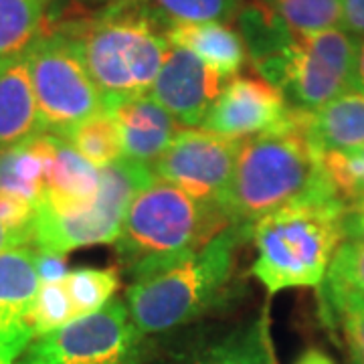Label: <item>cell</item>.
Returning a JSON list of instances; mask_svg holds the SVG:
<instances>
[{
    "label": "cell",
    "instance_id": "e575fe53",
    "mask_svg": "<svg viewBox=\"0 0 364 364\" xmlns=\"http://www.w3.org/2000/svg\"><path fill=\"white\" fill-rule=\"evenodd\" d=\"M294 364H336L330 354H326L320 348H306L298 356V360Z\"/></svg>",
    "mask_w": 364,
    "mask_h": 364
},
{
    "label": "cell",
    "instance_id": "1f68e13d",
    "mask_svg": "<svg viewBox=\"0 0 364 364\" xmlns=\"http://www.w3.org/2000/svg\"><path fill=\"white\" fill-rule=\"evenodd\" d=\"M71 2H73V11L65 18L91 16V14L105 13V11L119 9L126 4H134V2H142V0H71ZM57 21H63V18H57Z\"/></svg>",
    "mask_w": 364,
    "mask_h": 364
},
{
    "label": "cell",
    "instance_id": "8fae6325",
    "mask_svg": "<svg viewBox=\"0 0 364 364\" xmlns=\"http://www.w3.org/2000/svg\"><path fill=\"white\" fill-rule=\"evenodd\" d=\"M229 77L221 75L195 53L170 45L164 63L150 90V97L184 128H200Z\"/></svg>",
    "mask_w": 364,
    "mask_h": 364
},
{
    "label": "cell",
    "instance_id": "d590c367",
    "mask_svg": "<svg viewBox=\"0 0 364 364\" xmlns=\"http://www.w3.org/2000/svg\"><path fill=\"white\" fill-rule=\"evenodd\" d=\"M21 245H26V243L18 237V235L13 233L4 223L0 221V253H4V251H9V249L21 247Z\"/></svg>",
    "mask_w": 364,
    "mask_h": 364
},
{
    "label": "cell",
    "instance_id": "d4e9b609",
    "mask_svg": "<svg viewBox=\"0 0 364 364\" xmlns=\"http://www.w3.org/2000/svg\"><path fill=\"white\" fill-rule=\"evenodd\" d=\"M294 33H316L342 25V0H263Z\"/></svg>",
    "mask_w": 364,
    "mask_h": 364
},
{
    "label": "cell",
    "instance_id": "ffe728a7",
    "mask_svg": "<svg viewBox=\"0 0 364 364\" xmlns=\"http://www.w3.org/2000/svg\"><path fill=\"white\" fill-rule=\"evenodd\" d=\"M53 0H0V63L26 55L47 26Z\"/></svg>",
    "mask_w": 364,
    "mask_h": 364
},
{
    "label": "cell",
    "instance_id": "4fadbf2b",
    "mask_svg": "<svg viewBox=\"0 0 364 364\" xmlns=\"http://www.w3.org/2000/svg\"><path fill=\"white\" fill-rule=\"evenodd\" d=\"M35 257L37 249L33 245L0 253V356L13 364L35 340L28 322L41 287Z\"/></svg>",
    "mask_w": 364,
    "mask_h": 364
},
{
    "label": "cell",
    "instance_id": "e0dca14e",
    "mask_svg": "<svg viewBox=\"0 0 364 364\" xmlns=\"http://www.w3.org/2000/svg\"><path fill=\"white\" fill-rule=\"evenodd\" d=\"M55 152V134L41 132L0 154V193L39 203Z\"/></svg>",
    "mask_w": 364,
    "mask_h": 364
},
{
    "label": "cell",
    "instance_id": "484cf974",
    "mask_svg": "<svg viewBox=\"0 0 364 364\" xmlns=\"http://www.w3.org/2000/svg\"><path fill=\"white\" fill-rule=\"evenodd\" d=\"M320 162L330 186L346 207L364 198V146L352 150H326Z\"/></svg>",
    "mask_w": 364,
    "mask_h": 364
},
{
    "label": "cell",
    "instance_id": "7402d4cb",
    "mask_svg": "<svg viewBox=\"0 0 364 364\" xmlns=\"http://www.w3.org/2000/svg\"><path fill=\"white\" fill-rule=\"evenodd\" d=\"M267 322V314H263L251 328L235 332L181 364H267L273 346Z\"/></svg>",
    "mask_w": 364,
    "mask_h": 364
},
{
    "label": "cell",
    "instance_id": "2e32d148",
    "mask_svg": "<svg viewBox=\"0 0 364 364\" xmlns=\"http://www.w3.org/2000/svg\"><path fill=\"white\" fill-rule=\"evenodd\" d=\"M170 45L184 47L225 77L233 79L247 63L245 41L227 23H174L166 26Z\"/></svg>",
    "mask_w": 364,
    "mask_h": 364
},
{
    "label": "cell",
    "instance_id": "ba28073f",
    "mask_svg": "<svg viewBox=\"0 0 364 364\" xmlns=\"http://www.w3.org/2000/svg\"><path fill=\"white\" fill-rule=\"evenodd\" d=\"M26 61L43 132L65 136L83 119L107 109L77 47L61 31L45 26L26 51Z\"/></svg>",
    "mask_w": 364,
    "mask_h": 364
},
{
    "label": "cell",
    "instance_id": "7c38bea8",
    "mask_svg": "<svg viewBox=\"0 0 364 364\" xmlns=\"http://www.w3.org/2000/svg\"><path fill=\"white\" fill-rule=\"evenodd\" d=\"M289 114L282 90L263 77L237 75L229 79L200 128L235 140H247L277 130Z\"/></svg>",
    "mask_w": 364,
    "mask_h": 364
},
{
    "label": "cell",
    "instance_id": "836d02e7",
    "mask_svg": "<svg viewBox=\"0 0 364 364\" xmlns=\"http://www.w3.org/2000/svg\"><path fill=\"white\" fill-rule=\"evenodd\" d=\"M352 87L364 91V39H358L354 69H352Z\"/></svg>",
    "mask_w": 364,
    "mask_h": 364
},
{
    "label": "cell",
    "instance_id": "5b68a950",
    "mask_svg": "<svg viewBox=\"0 0 364 364\" xmlns=\"http://www.w3.org/2000/svg\"><path fill=\"white\" fill-rule=\"evenodd\" d=\"M229 225L219 205L154 178L134 195L114 245L134 279L203 247Z\"/></svg>",
    "mask_w": 364,
    "mask_h": 364
},
{
    "label": "cell",
    "instance_id": "d6986e66",
    "mask_svg": "<svg viewBox=\"0 0 364 364\" xmlns=\"http://www.w3.org/2000/svg\"><path fill=\"white\" fill-rule=\"evenodd\" d=\"M308 136L320 150H352L364 146V91L350 87L310 114Z\"/></svg>",
    "mask_w": 364,
    "mask_h": 364
},
{
    "label": "cell",
    "instance_id": "d6a6232c",
    "mask_svg": "<svg viewBox=\"0 0 364 364\" xmlns=\"http://www.w3.org/2000/svg\"><path fill=\"white\" fill-rule=\"evenodd\" d=\"M344 229H346V237L364 239V198L356 200L354 205L346 208Z\"/></svg>",
    "mask_w": 364,
    "mask_h": 364
},
{
    "label": "cell",
    "instance_id": "9c48e42d",
    "mask_svg": "<svg viewBox=\"0 0 364 364\" xmlns=\"http://www.w3.org/2000/svg\"><path fill=\"white\" fill-rule=\"evenodd\" d=\"M142 356V332L119 298L100 312L41 334L14 364H138Z\"/></svg>",
    "mask_w": 364,
    "mask_h": 364
},
{
    "label": "cell",
    "instance_id": "7a4b0ae2",
    "mask_svg": "<svg viewBox=\"0 0 364 364\" xmlns=\"http://www.w3.org/2000/svg\"><path fill=\"white\" fill-rule=\"evenodd\" d=\"M77 47L105 107L150 95L170 43L166 23L148 0L91 16L47 23Z\"/></svg>",
    "mask_w": 364,
    "mask_h": 364
},
{
    "label": "cell",
    "instance_id": "8992f818",
    "mask_svg": "<svg viewBox=\"0 0 364 364\" xmlns=\"http://www.w3.org/2000/svg\"><path fill=\"white\" fill-rule=\"evenodd\" d=\"M100 191L90 205L55 208L45 200L37 203L33 247L67 255L81 247L116 243L132 198L154 181V174L150 166L122 158L100 170Z\"/></svg>",
    "mask_w": 364,
    "mask_h": 364
},
{
    "label": "cell",
    "instance_id": "6da1fadb",
    "mask_svg": "<svg viewBox=\"0 0 364 364\" xmlns=\"http://www.w3.org/2000/svg\"><path fill=\"white\" fill-rule=\"evenodd\" d=\"M310 109L289 105L286 122L241 142L233 178L219 207L231 225L253 223L306 196L334 191L308 136ZM338 196V195H336Z\"/></svg>",
    "mask_w": 364,
    "mask_h": 364
},
{
    "label": "cell",
    "instance_id": "30bf717a",
    "mask_svg": "<svg viewBox=\"0 0 364 364\" xmlns=\"http://www.w3.org/2000/svg\"><path fill=\"white\" fill-rule=\"evenodd\" d=\"M241 142L205 128H182L152 164V174L198 200L219 205L233 178Z\"/></svg>",
    "mask_w": 364,
    "mask_h": 364
},
{
    "label": "cell",
    "instance_id": "4dcf8cb0",
    "mask_svg": "<svg viewBox=\"0 0 364 364\" xmlns=\"http://www.w3.org/2000/svg\"><path fill=\"white\" fill-rule=\"evenodd\" d=\"M342 28L364 39V0H342Z\"/></svg>",
    "mask_w": 364,
    "mask_h": 364
},
{
    "label": "cell",
    "instance_id": "f546056e",
    "mask_svg": "<svg viewBox=\"0 0 364 364\" xmlns=\"http://www.w3.org/2000/svg\"><path fill=\"white\" fill-rule=\"evenodd\" d=\"M37 273H39L41 284H51V282H61L65 277L67 257L63 253H53V251H43L37 249Z\"/></svg>",
    "mask_w": 364,
    "mask_h": 364
},
{
    "label": "cell",
    "instance_id": "8d00e7d4",
    "mask_svg": "<svg viewBox=\"0 0 364 364\" xmlns=\"http://www.w3.org/2000/svg\"><path fill=\"white\" fill-rule=\"evenodd\" d=\"M267 364H277V358H275V352H273V346H272V350H269V358H267Z\"/></svg>",
    "mask_w": 364,
    "mask_h": 364
},
{
    "label": "cell",
    "instance_id": "4316f807",
    "mask_svg": "<svg viewBox=\"0 0 364 364\" xmlns=\"http://www.w3.org/2000/svg\"><path fill=\"white\" fill-rule=\"evenodd\" d=\"M166 25L174 23H229L233 21L239 0H148Z\"/></svg>",
    "mask_w": 364,
    "mask_h": 364
},
{
    "label": "cell",
    "instance_id": "83f0119b",
    "mask_svg": "<svg viewBox=\"0 0 364 364\" xmlns=\"http://www.w3.org/2000/svg\"><path fill=\"white\" fill-rule=\"evenodd\" d=\"M79 316L69 299L63 282L41 284L37 298L33 301L31 314H28V322H31L35 338L71 324Z\"/></svg>",
    "mask_w": 364,
    "mask_h": 364
},
{
    "label": "cell",
    "instance_id": "9a60e30c",
    "mask_svg": "<svg viewBox=\"0 0 364 364\" xmlns=\"http://www.w3.org/2000/svg\"><path fill=\"white\" fill-rule=\"evenodd\" d=\"M26 55L0 63V154L41 134Z\"/></svg>",
    "mask_w": 364,
    "mask_h": 364
},
{
    "label": "cell",
    "instance_id": "5bb4252c",
    "mask_svg": "<svg viewBox=\"0 0 364 364\" xmlns=\"http://www.w3.org/2000/svg\"><path fill=\"white\" fill-rule=\"evenodd\" d=\"M109 112H114L122 132L124 158L150 168L184 128L150 95L122 102L109 107Z\"/></svg>",
    "mask_w": 364,
    "mask_h": 364
},
{
    "label": "cell",
    "instance_id": "74e56055",
    "mask_svg": "<svg viewBox=\"0 0 364 364\" xmlns=\"http://www.w3.org/2000/svg\"><path fill=\"white\" fill-rule=\"evenodd\" d=\"M0 364H13V363H11V360H6V358H2V356H0Z\"/></svg>",
    "mask_w": 364,
    "mask_h": 364
},
{
    "label": "cell",
    "instance_id": "44dd1931",
    "mask_svg": "<svg viewBox=\"0 0 364 364\" xmlns=\"http://www.w3.org/2000/svg\"><path fill=\"white\" fill-rule=\"evenodd\" d=\"M61 138H65L81 156L100 170L107 168L124 158L122 132L114 112L109 109L83 119Z\"/></svg>",
    "mask_w": 364,
    "mask_h": 364
},
{
    "label": "cell",
    "instance_id": "277c9868",
    "mask_svg": "<svg viewBox=\"0 0 364 364\" xmlns=\"http://www.w3.org/2000/svg\"><path fill=\"white\" fill-rule=\"evenodd\" d=\"M346 205L334 191L306 196L249 227L255 245L253 277L269 296L291 287H320L346 239Z\"/></svg>",
    "mask_w": 364,
    "mask_h": 364
},
{
    "label": "cell",
    "instance_id": "603a6c76",
    "mask_svg": "<svg viewBox=\"0 0 364 364\" xmlns=\"http://www.w3.org/2000/svg\"><path fill=\"white\" fill-rule=\"evenodd\" d=\"M326 304H364V239L346 237L336 249L324 279Z\"/></svg>",
    "mask_w": 364,
    "mask_h": 364
},
{
    "label": "cell",
    "instance_id": "cb8c5ba5",
    "mask_svg": "<svg viewBox=\"0 0 364 364\" xmlns=\"http://www.w3.org/2000/svg\"><path fill=\"white\" fill-rule=\"evenodd\" d=\"M79 318L100 312L119 289L117 267H79L61 279Z\"/></svg>",
    "mask_w": 364,
    "mask_h": 364
},
{
    "label": "cell",
    "instance_id": "52a82bcc",
    "mask_svg": "<svg viewBox=\"0 0 364 364\" xmlns=\"http://www.w3.org/2000/svg\"><path fill=\"white\" fill-rule=\"evenodd\" d=\"M356 47L358 39L342 26L294 33L284 51L255 69L282 90L287 104L314 112L352 87Z\"/></svg>",
    "mask_w": 364,
    "mask_h": 364
},
{
    "label": "cell",
    "instance_id": "ac0fdd59",
    "mask_svg": "<svg viewBox=\"0 0 364 364\" xmlns=\"http://www.w3.org/2000/svg\"><path fill=\"white\" fill-rule=\"evenodd\" d=\"M100 168L79 154L65 138L55 136V152L47 174V188L41 200L55 208L90 205L100 191Z\"/></svg>",
    "mask_w": 364,
    "mask_h": 364
},
{
    "label": "cell",
    "instance_id": "3957f363",
    "mask_svg": "<svg viewBox=\"0 0 364 364\" xmlns=\"http://www.w3.org/2000/svg\"><path fill=\"white\" fill-rule=\"evenodd\" d=\"M249 229L229 225L203 247L132 279L128 310L142 334L168 332L219 306L233 284L237 251Z\"/></svg>",
    "mask_w": 364,
    "mask_h": 364
},
{
    "label": "cell",
    "instance_id": "f1b7e54d",
    "mask_svg": "<svg viewBox=\"0 0 364 364\" xmlns=\"http://www.w3.org/2000/svg\"><path fill=\"white\" fill-rule=\"evenodd\" d=\"M338 320L350 364H364V304L330 306Z\"/></svg>",
    "mask_w": 364,
    "mask_h": 364
}]
</instances>
